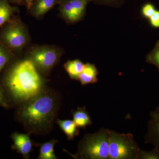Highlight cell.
I'll use <instances>...</instances> for the list:
<instances>
[{
  "label": "cell",
  "mask_w": 159,
  "mask_h": 159,
  "mask_svg": "<svg viewBox=\"0 0 159 159\" xmlns=\"http://www.w3.org/2000/svg\"><path fill=\"white\" fill-rule=\"evenodd\" d=\"M3 87L14 101L26 102L42 90L43 80L29 59L12 64L2 79Z\"/></svg>",
  "instance_id": "1"
},
{
  "label": "cell",
  "mask_w": 159,
  "mask_h": 159,
  "mask_svg": "<svg viewBox=\"0 0 159 159\" xmlns=\"http://www.w3.org/2000/svg\"><path fill=\"white\" fill-rule=\"evenodd\" d=\"M56 111V101L53 96L41 92L25 102L19 110L18 115L29 131L40 134L53 125Z\"/></svg>",
  "instance_id": "2"
},
{
  "label": "cell",
  "mask_w": 159,
  "mask_h": 159,
  "mask_svg": "<svg viewBox=\"0 0 159 159\" xmlns=\"http://www.w3.org/2000/svg\"><path fill=\"white\" fill-rule=\"evenodd\" d=\"M109 129L102 128L93 134H86L78 145L75 159H109Z\"/></svg>",
  "instance_id": "3"
},
{
  "label": "cell",
  "mask_w": 159,
  "mask_h": 159,
  "mask_svg": "<svg viewBox=\"0 0 159 159\" xmlns=\"http://www.w3.org/2000/svg\"><path fill=\"white\" fill-rule=\"evenodd\" d=\"M29 41L28 29L16 16L0 28V43L14 54L20 53Z\"/></svg>",
  "instance_id": "4"
},
{
  "label": "cell",
  "mask_w": 159,
  "mask_h": 159,
  "mask_svg": "<svg viewBox=\"0 0 159 159\" xmlns=\"http://www.w3.org/2000/svg\"><path fill=\"white\" fill-rule=\"evenodd\" d=\"M109 159H137L141 150L130 133L120 134L109 129Z\"/></svg>",
  "instance_id": "5"
},
{
  "label": "cell",
  "mask_w": 159,
  "mask_h": 159,
  "mask_svg": "<svg viewBox=\"0 0 159 159\" xmlns=\"http://www.w3.org/2000/svg\"><path fill=\"white\" fill-rule=\"evenodd\" d=\"M63 50L51 45L34 46L29 50L28 58L37 70L44 74H48L59 61Z\"/></svg>",
  "instance_id": "6"
},
{
  "label": "cell",
  "mask_w": 159,
  "mask_h": 159,
  "mask_svg": "<svg viewBox=\"0 0 159 159\" xmlns=\"http://www.w3.org/2000/svg\"><path fill=\"white\" fill-rule=\"evenodd\" d=\"M91 0H60V13L69 24L81 20L84 17L88 4Z\"/></svg>",
  "instance_id": "7"
},
{
  "label": "cell",
  "mask_w": 159,
  "mask_h": 159,
  "mask_svg": "<svg viewBox=\"0 0 159 159\" xmlns=\"http://www.w3.org/2000/svg\"><path fill=\"white\" fill-rule=\"evenodd\" d=\"M144 140L145 144H152L159 149V105L150 112L148 129Z\"/></svg>",
  "instance_id": "8"
},
{
  "label": "cell",
  "mask_w": 159,
  "mask_h": 159,
  "mask_svg": "<svg viewBox=\"0 0 159 159\" xmlns=\"http://www.w3.org/2000/svg\"><path fill=\"white\" fill-rule=\"evenodd\" d=\"M11 138L13 142V145L11 146L12 149L22 155L24 158H29L32 147L29 134L15 132L11 134Z\"/></svg>",
  "instance_id": "9"
},
{
  "label": "cell",
  "mask_w": 159,
  "mask_h": 159,
  "mask_svg": "<svg viewBox=\"0 0 159 159\" xmlns=\"http://www.w3.org/2000/svg\"><path fill=\"white\" fill-rule=\"evenodd\" d=\"M60 0H34L29 12L31 15L39 19L42 18L55 5H58Z\"/></svg>",
  "instance_id": "10"
},
{
  "label": "cell",
  "mask_w": 159,
  "mask_h": 159,
  "mask_svg": "<svg viewBox=\"0 0 159 159\" xmlns=\"http://www.w3.org/2000/svg\"><path fill=\"white\" fill-rule=\"evenodd\" d=\"M99 74V71L95 65L87 63L84 64L83 70L80 75L78 80L82 85L95 84L98 81L97 76Z\"/></svg>",
  "instance_id": "11"
},
{
  "label": "cell",
  "mask_w": 159,
  "mask_h": 159,
  "mask_svg": "<svg viewBox=\"0 0 159 159\" xmlns=\"http://www.w3.org/2000/svg\"><path fill=\"white\" fill-rule=\"evenodd\" d=\"M19 11L18 8L11 6L8 0H0V28L15 16Z\"/></svg>",
  "instance_id": "12"
},
{
  "label": "cell",
  "mask_w": 159,
  "mask_h": 159,
  "mask_svg": "<svg viewBox=\"0 0 159 159\" xmlns=\"http://www.w3.org/2000/svg\"><path fill=\"white\" fill-rule=\"evenodd\" d=\"M73 120L79 128L85 129L90 125L92 122L85 107H78L77 110L72 111Z\"/></svg>",
  "instance_id": "13"
},
{
  "label": "cell",
  "mask_w": 159,
  "mask_h": 159,
  "mask_svg": "<svg viewBox=\"0 0 159 159\" xmlns=\"http://www.w3.org/2000/svg\"><path fill=\"white\" fill-rule=\"evenodd\" d=\"M56 122L67 137L68 140H73L79 135V128L74 120L57 119Z\"/></svg>",
  "instance_id": "14"
},
{
  "label": "cell",
  "mask_w": 159,
  "mask_h": 159,
  "mask_svg": "<svg viewBox=\"0 0 159 159\" xmlns=\"http://www.w3.org/2000/svg\"><path fill=\"white\" fill-rule=\"evenodd\" d=\"M84 64L80 60L68 61L64 65L65 69L69 74L71 79L78 80Z\"/></svg>",
  "instance_id": "15"
},
{
  "label": "cell",
  "mask_w": 159,
  "mask_h": 159,
  "mask_svg": "<svg viewBox=\"0 0 159 159\" xmlns=\"http://www.w3.org/2000/svg\"><path fill=\"white\" fill-rule=\"evenodd\" d=\"M58 141L52 139L41 146L39 159H58L54 153V147Z\"/></svg>",
  "instance_id": "16"
},
{
  "label": "cell",
  "mask_w": 159,
  "mask_h": 159,
  "mask_svg": "<svg viewBox=\"0 0 159 159\" xmlns=\"http://www.w3.org/2000/svg\"><path fill=\"white\" fill-rule=\"evenodd\" d=\"M15 56V54L0 43V75L3 69L13 61Z\"/></svg>",
  "instance_id": "17"
},
{
  "label": "cell",
  "mask_w": 159,
  "mask_h": 159,
  "mask_svg": "<svg viewBox=\"0 0 159 159\" xmlns=\"http://www.w3.org/2000/svg\"><path fill=\"white\" fill-rule=\"evenodd\" d=\"M145 61L156 66L159 72V40L156 43L153 49L145 56Z\"/></svg>",
  "instance_id": "18"
},
{
  "label": "cell",
  "mask_w": 159,
  "mask_h": 159,
  "mask_svg": "<svg viewBox=\"0 0 159 159\" xmlns=\"http://www.w3.org/2000/svg\"><path fill=\"white\" fill-rule=\"evenodd\" d=\"M137 159H159V149L154 147L153 149L148 151L141 149Z\"/></svg>",
  "instance_id": "19"
},
{
  "label": "cell",
  "mask_w": 159,
  "mask_h": 159,
  "mask_svg": "<svg viewBox=\"0 0 159 159\" xmlns=\"http://www.w3.org/2000/svg\"><path fill=\"white\" fill-rule=\"evenodd\" d=\"M125 0H91L98 5H104L113 7H119L124 3Z\"/></svg>",
  "instance_id": "20"
},
{
  "label": "cell",
  "mask_w": 159,
  "mask_h": 159,
  "mask_svg": "<svg viewBox=\"0 0 159 159\" xmlns=\"http://www.w3.org/2000/svg\"><path fill=\"white\" fill-rule=\"evenodd\" d=\"M156 11L154 6L151 3H146L142 6V14L144 17L148 18L152 16Z\"/></svg>",
  "instance_id": "21"
},
{
  "label": "cell",
  "mask_w": 159,
  "mask_h": 159,
  "mask_svg": "<svg viewBox=\"0 0 159 159\" xmlns=\"http://www.w3.org/2000/svg\"><path fill=\"white\" fill-rule=\"evenodd\" d=\"M0 107L5 108L9 107V104L6 97V93L0 83Z\"/></svg>",
  "instance_id": "22"
},
{
  "label": "cell",
  "mask_w": 159,
  "mask_h": 159,
  "mask_svg": "<svg viewBox=\"0 0 159 159\" xmlns=\"http://www.w3.org/2000/svg\"><path fill=\"white\" fill-rule=\"evenodd\" d=\"M151 25L156 28H159V11L156 10L149 18Z\"/></svg>",
  "instance_id": "23"
},
{
  "label": "cell",
  "mask_w": 159,
  "mask_h": 159,
  "mask_svg": "<svg viewBox=\"0 0 159 159\" xmlns=\"http://www.w3.org/2000/svg\"><path fill=\"white\" fill-rule=\"evenodd\" d=\"M9 2L15 5H22L25 3L24 0H8Z\"/></svg>",
  "instance_id": "24"
},
{
  "label": "cell",
  "mask_w": 159,
  "mask_h": 159,
  "mask_svg": "<svg viewBox=\"0 0 159 159\" xmlns=\"http://www.w3.org/2000/svg\"><path fill=\"white\" fill-rule=\"evenodd\" d=\"M24 1L25 3L26 6H27L28 11H29L31 6H32V3H33L34 0H24Z\"/></svg>",
  "instance_id": "25"
}]
</instances>
